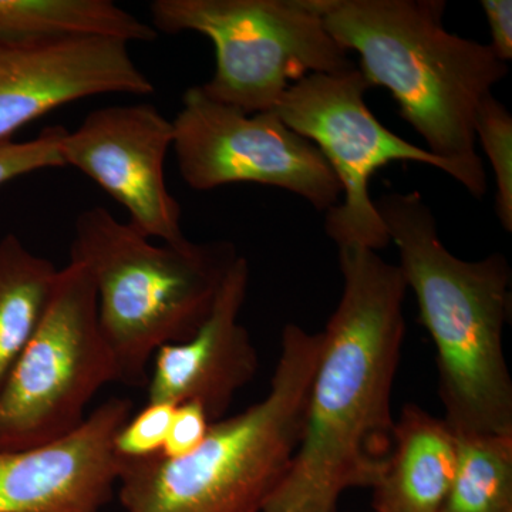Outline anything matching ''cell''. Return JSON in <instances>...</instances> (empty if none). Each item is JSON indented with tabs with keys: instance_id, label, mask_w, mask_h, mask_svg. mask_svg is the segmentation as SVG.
<instances>
[{
	"instance_id": "cell-1",
	"label": "cell",
	"mask_w": 512,
	"mask_h": 512,
	"mask_svg": "<svg viewBox=\"0 0 512 512\" xmlns=\"http://www.w3.org/2000/svg\"><path fill=\"white\" fill-rule=\"evenodd\" d=\"M339 265L342 296L320 332L301 440L262 512H336L350 488L375 487L392 453L406 281L369 248H339Z\"/></svg>"
},
{
	"instance_id": "cell-2",
	"label": "cell",
	"mask_w": 512,
	"mask_h": 512,
	"mask_svg": "<svg viewBox=\"0 0 512 512\" xmlns=\"http://www.w3.org/2000/svg\"><path fill=\"white\" fill-rule=\"evenodd\" d=\"M359 69L384 87L400 116L423 138L448 175L473 197L487 194L474 131L481 101L510 73L490 45L448 32L443 0H308Z\"/></svg>"
},
{
	"instance_id": "cell-3",
	"label": "cell",
	"mask_w": 512,
	"mask_h": 512,
	"mask_svg": "<svg viewBox=\"0 0 512 512\" xmlns=\"http://www.w3.org/2000/svg\"><path fill=\"white\" fill-rule=\"evenodd\" d=\"M375 205L436 346L444 421L456 436L512 434V380L503 345L511 308L507 258L495 252L471 262L451 254L420 192H389Z\"/></svg>"
},
{
	"instance_id": "cell-4",
	"label": "cell",
	"mask_w": 512,
	"mask_h": 512,
	"mask_svg": "<svg viewBox=\"0 0 512 512\" xmlns=\"http://www.w3.org/2000/svg\"><path fill=\"white\" fill-rule=\"evenodd\" d=\"M322 333L289 323L271 387L187 456L120 460L124 512H262L298 447Z\"/></svg>"
},
{
	"instance_id": "cell-5",
	"label": "cell",
	"mask_w": 512,
	"mask_h": 512,
	"mask_svg": "<svg viewBox=\"0 0 512 512\" xmlns=\"http://www.w3.org/2000/svg\"><path fill=\"white\" fill-rule=\"evenodd\" d=\"M70 261L89 272L119 383L144 387L158 349L192 338L238 259L228 241L156 245L103 207L80 212Z\"/></svg>"
},
{
	"instance_id": "cell-6",
	"label": "cell",
	"mask_w": 512,
	"mask_h": 512,
	"mask_svg": "<svg viewBox=\"0 0 512 512\" xmlns=\"http://www.w3.org/2000/svg\"><path fill=\"white\" fill-rule=\"evenodd\" d=\"M150 13L157 33L212 40L217 66L202 92L247 114L274 110L309 74L356 67L308 0H154Z\"/></svg>"
},
{
	"instance_id": "cell-7",
	"label": "cell",
	"mask_w": 512,
	"mask_h": 512,
	"mask_svg": "<svg viewBox=\"0 0 512 512\" xmlns=\"http://www.w3.org/2000/svg\"><path fill=\"white\" fill-rule=\"evenodd\" d=\"M119 383L89 272L59 269L43 318L0 389V451L52 443L79 429L101 387Z\"/></svg>"
},
{
	"instance_id": "cell-8",
	"label": "cell",
	"mask_w": 512,
	"mask_h": 512,
	"mask_svg": "<svg viewBox=\"0 0 512 512\" xmlns=\"http://www.w3.org/2000/svg\"><path fill=\"white\" fill-rule=\"evenodd\" d=\"M372 84L359 67L340 73H315L293 83L274 107L286 126L319 148L342 185L343 201L326 212V235L338 248L380 251L389 232L370 197L377 170L394 161L447 165L383 126L365 101Z\"/></svg>"
},
{
	"instance_id": "cell-9",
	"label": "cell",
	"mask_w": 512,
	"mask_h": 512,
	"mask_svg": "<svg viewBox=\"0 0 512 512\" xmlns=\"http://www.w3.org/2000/svg\"><path fill=\"white\" fill-rule=\"evenodd\" d=\"M173 127L178 168L192 190L237 183L269 185L325 212L342 200V185L319 148L274 111L247 114L194 86L184 93Z\"/></svg>"
},
{
	"instance_id": "cell-10",
	"label": "cell",
	"mask_w": 512,
	"mask_h": 512,
	"mask_svg": "<svg viewBox=\"0 0 512 512\" xmlns=\"http://www.w3.org/2000/svg\"><path fill=\"white\" fill-rule=\"evenodd\" d=\"M173 121L151 104L94 110L60 141L64 165L76 168L119 202L130 224L163 244L187 241L181 207L165 181Z\"/></svg>"
},
{
	"instance_id": "cell-11",
	"label": "cell",
	"mask_w": 512,
	"mask_h": 512,
	"mask_svg": "<svg viewBox=\"0 0 512 512\" xmlns=\"http://www.w3.org/2000/svg\"><path fill=\"white\" fill-rule=\"evenodd\" d=\"M131 412L130 400L113 397L62 439L0 451V512H101L120 476L114 439Z\"/></svg>"
},
{
	"instance_id": "cell-12",
	"label": "cell",
	"mask_w": 512,
	"mask_h": 512,
	"mask_svg": "<svg viewBox=\"0 0 512 512\" xmlns=\"http://www.w3.org/2000/svg\"><path fill=\"white\" fill-rule=\"evenodd\" d=\"M153 83L127 43L104 37L0 45V143L64 104L106 93L144 96Z\"/></svg>"
},
{
	"instance_id": "cell-13",
	"label": "cell",
	"mask_w": 512,
	"mask_h": 512,
	"mask_svg": "<svg viewBox=\"0 0 512 512\" xmlns=\"http://www.w3.org/2000/svg\"><path fill=\"white\" fill-rule=\"evenodd\" d=\"M248 285V261L238 256L197 333L157 350L148 373L147 403L198 402L212 423L224 417L235 394L258 372V353L239 322Z\"/></svg>"
},
{
	"instance_id": "cell-14",
	"label": "cell",
	"mask_w": 512,
	"mask_h": 512,
	"mask_svg": "<svg viewBox=\"0 0 512 512\" xmlns=\"http://www.w3.org/2000/svg\"><path fill=\"white\" fill-rule=\"evenodd\" d=\"M457 467V436L444 419L407 404L373 490L375 512H441Z\"/></svg>"
},
{
	"instance_id": "cell-15",
	"label": "cell",
	"mask_w": 512,
	"mask_h": 512,
	"mask_svg": "<svg viewBox=\"0 0 512 512\" xmlns=\"http://www.w3.org/2000/svg\"><path fill=\"white\" fill-rule=\"evenodd\" d=\"M104 37L154 42L153 26L110 0H0V45H50Z\"/></svg>"
},
{
	"instance_id": "cell-16",
	"label": "cell",
	"mask_w": 512,
	"mask_h": 512,
	"mask_svg": "<svg viewBox=\"0 0 512 512\" xmlns=\"http://www.w3.org/2000/svg\"><path fill=\"white\" fill-rule=\"evenodd\" d=\"M57 274L16 235L0 239V389L43 318Z\"/></svg>"
},
{
	"instance_id": "cell-17",
	"label": "cell",
	"mask_w": 512,
	"mask_h": 512,
	"mask_svg": "<svg viewBox=\"0 0 512 512\" xmlns=\"http://www.w3.org/2000/svg\"><path fill=\"white\" fill-rule=\"evenodd\" d=\"M441 512H512V434L457 436V467Z\"/></svg>"
},
{
	"instance_id": "cell-18",
	"label": "cell",
	"mask_w": 512,
	"mask_h": 512,
	"mask_svg": "<svg viewBox=\"0 0 512 512\" xmlns=\"http://www.w3.org/2000/svg\"><path fill=\"white\" fill-rule=\"evenodd\" d=\"M477 141L484 148L495 177V214L508 234L512 232V117L494 94H488L476 114Z\"/></svg>"
},
{
	"instance_id": "cell-19",
	"label": "cell",
	"mask_w": 512,
	"mask_h": 512,
	"mask_svg": "<svg viewBox=\"0 0 512 512\" xmlns=\"http://www.w3.org/2000/svg\"><path fill=\"white\" fill-rule=\"evenodd\" d=\"M175 406L147 403L137 416H131L114 439V453L120 460H144L163 454Z\"/></svg>"
},
{
	"instance_id": "cell-20",
	"label": "cell",
	"mask_w": 512,
	"mask_h": 512,
	"mask_svg": "<svg viewBox=\"0 0 512 512\" xmlns=\"http://www.w3.org/2000/svg\"><path fill=\"white\" fill-rule=\"evenodd\" d=\"M64 131L62 126L49 127L35 140L0 143V187L35 171L66 167L60 153Z\"/></svg>"
},
{
	"instance_id": "cell-21",
	"label": "cell",
	"mask_w": 512,
	"mask_h": 512,
	"mask_svg": "<svg viewBox=\"0 0 512 512\" xmlns=\"http://www.w3.org/2000/svg\"><path fill=\"white\" fill-rule=\"evenodd\" d=\"M211 423L210 417L200 403L177 404L161 456L178 458L192 453L207 437Z\"/></svg>"
},
{
	"instance_id": "cell-22",
	"label": "cell",
	"mask_w": 512,
	"mask_h": 512,
	"mask_svg": "<svg viewBox=\"0 0 512 512\" xmlns=\"http://www.w3.org/2000/svg\"><path fill=\"white\" fill-rule=\"evenodd\" d=\"M481 6L490 26V47L501 62L508 63L512 59V2L483 0Z\"/></svg>"
}]
</instances>
